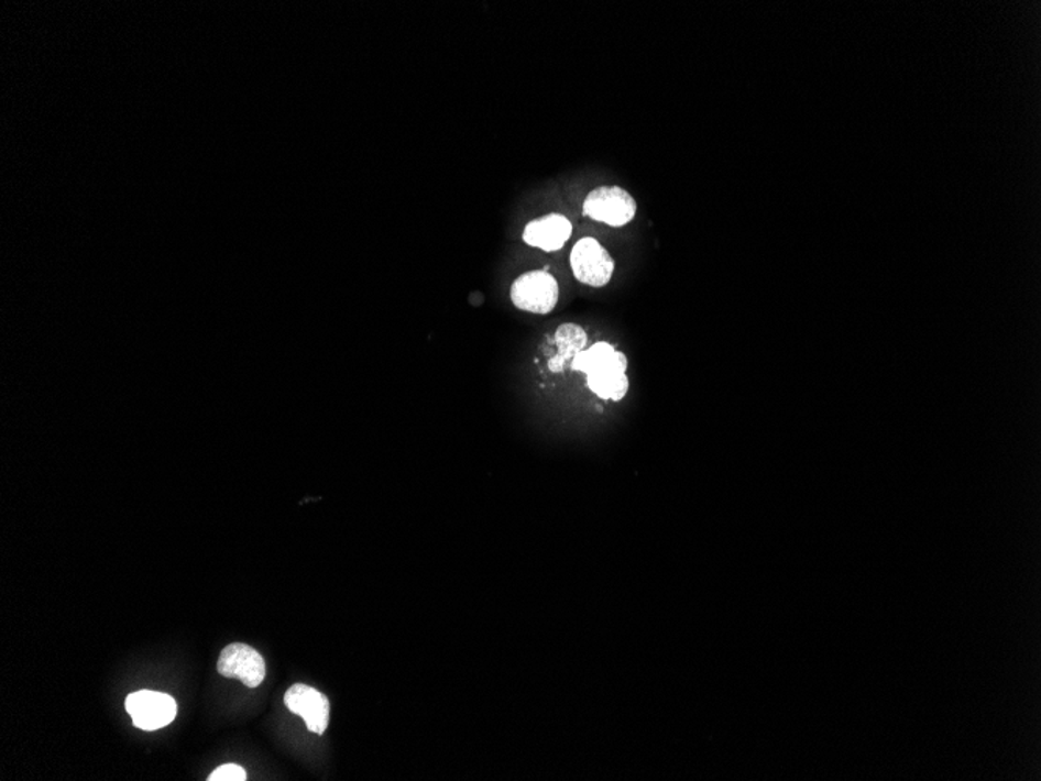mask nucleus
<instances>
[{"label":"nucleus","mask_w":1041,"mask_h":781,"mask_svg":"<svg viewBox=\"0 0 1041 781\" xmlns=\"http://www.w3.org/2000/svg\"><path fill=\"white\" fill-rule=\"evenodd\" d=\"M635 198L620 186H601L588 194L583 201V215L605 223V226L621 228L628 226L636 216Z\"/></svg>","instance_id":"nucleus-2"},{"label":"nucleus","mask_w":1041,"mask_h":781,"mask_svg":"<svg viewBox=\"0 0 1041 781\" xmlns=\"http://www.w3.org/2000/svg\"><path fill=\"white\" fill-rule=\"evenodd\" d=\"M587 342V332L579 324L565 323L558 327L556 331L558 353L556 358L549 361L550 372H563L567 365L572 364L577 354L585 350Z\"/></svg>","instance_id":"nucleus-9"},{"label":"nucleus","mask_w":1041,"mask_h":781,"mask_svg":"<svg viewBox=\"0 0 1041 781\" xmlns=\"http://www.w3.org/2000/svg\"><path fill=\"white\" fill-rule=\"evenodd\" d=\"M125 708L133 724L141 730H158L174 723L177 716V702L168 694L158 691H136L125 701Z\"/></svg>","instance_id":"nucleus-4"},{"label":"nucleus","mask_w":1041,"mask_h":781,"mask_svg":"<svg viewBox=\"0 0 1041 781\" xmlns=\"http://www.w3.org/2000/svg\"><path fill=\"white\" fill-rule=\"evenodd\" d=\"M572 274L577 282L587 284V286L605 287L612 282L614 274V261L612 254L606 252L604 246L599 244L594 238H583L576 242L571 256Z\"/></svg>","instance_id":"nucleus-3"},{"label":"nucleus","mask_w":1041,"mask_h":781,"mask_svg":"<svg viewBox=\"0 0 1041 781\" xmlns=\"http://www.w3.org/2000/svg\"><path fill=\"white\" fill-rule=\"evenodd\" d=\"M587 386L599 398L621 402L628 392V377L621 370H609L587 376Z\"/></svg>","instance_id":"nucleus-10"},{"label":"nucleus","mask_w":1041,"mask_h":781,"mask_svg":"<svg viewBox=\"0 0 1041 781\" xmlns=\"http://www.w3.org/2000/svg\"><path fill=\"white\" fill-rule=\"evenodd\" d=\"M627 367L625 354L614 350V346L606 342L594 343L590 349L583 350L582 353L577 354L571 364L572 370L585 373L587 376L609 372V370L627 372Z\"/></svg>","instance_id":"nucleus-8"},{"label":"nucleus","mask_w":1041,"mask_h":781,"mask_svg":"<svg viewBox=\"0 0 1041 781\" xmlns=\"http://www.w3.org/2000/svg\"><path fill=\"white\" fill-rule=\"evenodd\" d=\"M284 704L292 713L305 719L307 730L317 735L325 734L329 724V701L324 693L298 683L288 688Z\"/></svg>","instance_id":"nucleus-6"},{"label":"nucleus","mask_w":1041,"mask_h":781,"mask_svg":"<svg viewBox=\"0 0 1041 781\" xmlns=\"http://www.w3.org/2000/svg\"><path fill=\"white\" fill-rule=\"evenodd\" d=\"M217 671L223 678L239 679L245 686L257 688L265 679V661L252 646L234 642L220 653Z\"/></svg>","instance_id":"nucleus-5"},{"label":"nucleus","mask_w":1041,"mask_h":781,"mask_svg":"<svg viewBox=\"0 0 1041 781\" xmlns=\"http://www.w3.org/2000/svg\"><path fill=\"white\" fill-rule=\"evenodd\" d=\"M246 772L238 765H223L209 776L208 781H245Z\"/></svg>","instance_id":"nucleus-11"},{"label":"nucleus","mask_w":1041,"mask_h":781,"mask_svg":"<svg viewBox=\"0 0 1041 781\" xmlns=\"http://www.w3.org/2000/svg\"><path fill=\"white\" fill-rule=\"evenodd\" d=\"M572 235V226L563 215L543 216L532 220L523 231V241L546 253L563 249Z\"/></svg>","instance_id":"nucleus-7"},{"label":"nucleus","mask_w":1041,"mask_h":781,"mask_svg":"<svg viewBox=\"0 0 1041 781\" xmlns=\"http://www.w3.org/2000/svg\"><path fill=\"white\" fill-rule=\"evenodd\" d=\"M511 298L519 311L548 316L560 300V287L549 272H526L512 284Z\"/></svg>","instance_id":"nucleus-1"}]
</instances>
